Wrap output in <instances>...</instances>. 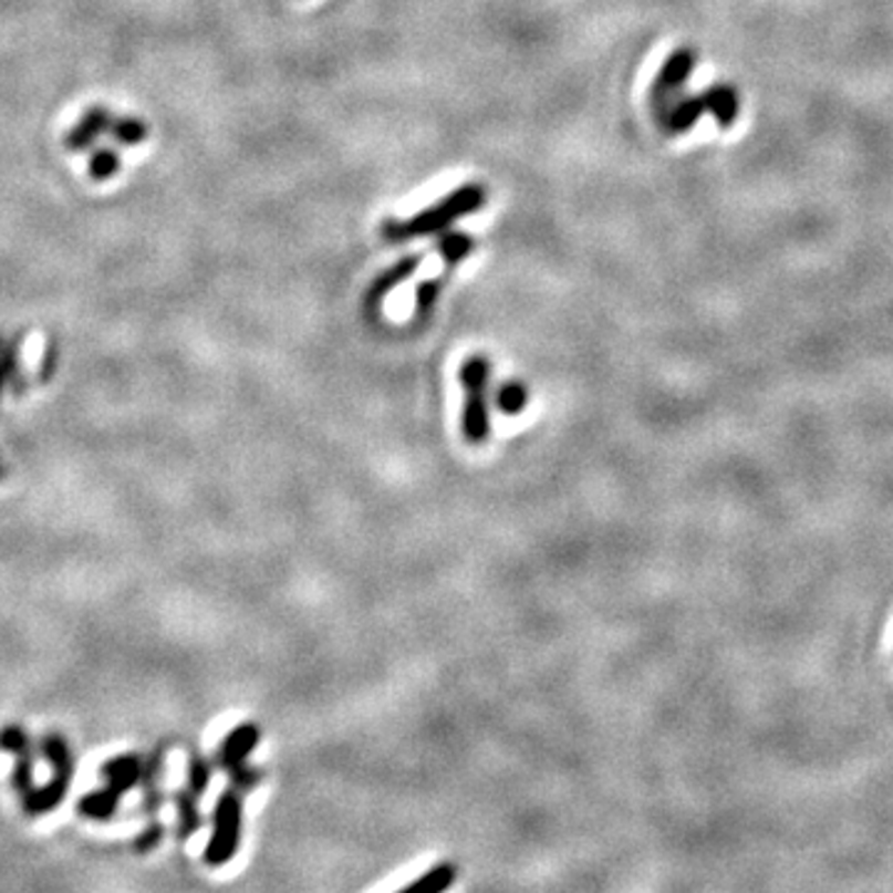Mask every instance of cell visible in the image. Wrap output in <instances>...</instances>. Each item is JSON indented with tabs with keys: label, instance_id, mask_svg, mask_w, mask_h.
Returning <instances> with one entry per match:
<instances>
[{
	"label": "cell",
	"instance_id": "cell-10",
	"mask_svg": "<svg viewBox=\"0 0 893 893\" xmlns=\"http://www.w3.org/2000/svg\"><path fill=\"white\" fill-rule=\"evenodd\" d=\"M177 807H179V831H181V837L187 839L201 824V819H199V797H194L187 789V792H181L177 797Z\"/></svg>",
	"mask_w": 893,
	"mask_h": 893
},
{
	"label": "cell",
	"instance_id": "cell-9",
	"mask_svg": "<svg viewBox=\"0 0 893 893\" xmlns=\"http://www.w3.org/2000/svg\"><path fill=\"white\" fill-rule=\"evenodd\" d=\"M457 879V869L451 864H437L423 874L419 879H415L413 884H407L405 891H413V893H439V891H447L451 884H455Z\"/></svg>",
	"mask_w": 893,
	"mask_h": 893
},
{
	"label": "cell",
	"instance_id": "cell-4",
	"mask_svg": "<svg viewBox=\"0 0 893 893\" xmlns=\"http://www.w3.org/2000/svg\"><path fill=\"white\" fill-rule=\"evenodd\" d=\"M241 824H243V789L231 785L219 797L217 812H214V831L207 844L209 866H224L236 856L241 844Z\"/></svg>",
	"mask_w": 893,
	"mask_h": 893
},
{
	"label": "cell",
	"instance_id": "cell-12",
	"mask_svg": "<svg viewBox=\"0 0 893 893\" xmlns=\"http://www.w3.org/2000/svg\"><path fill=\"white\" fill-rule=\"evenodd\" d=\"M497 403H499V409H501V413H507V415H517V413H521V409L527 407V403H529V393H527V387H523L521 383H509V385H505V387L499 390Z\"/></svg>",
	"mask_w": 893,
	"mask_h": 893
},
{
	"label": "cell",
	"instance_id": "cell-8",
	"mask_svg": "<svg viewBox=\"0 0 893 893\" xmlns=\"http://www.w3.org/2000/svg\"><path fill=\"white\" fill-rule=\"evenodd\" d=\"M419 263H423L419 256H407V259L397 261L393 269H387L383 276H377V281L373 283L371 293H367V305H371V308L377 305L380 308V303H383V298L393 289H397L399 283L407 281L409 276H413L419 269Z\"/></svg>",
	"mask_w": 893,
	"mask_h": 893
},
{
	"label": "cell",
	"instance_id": "cell-5",
	"mask_svg": "<svg viewBox=\"0 0 893 893\" xmlns=\"http://www.w3.org/2000/svg\"><path fill=\"white\" fill-rule=\"evenodd\" d=\"M45 757L53 765V779L45 787L33 789L25 799L23 807L30 817H43L50 809H55L68 795V787L73 782V755L70 747L60 735H48L43 740Z\"/></svg>",
	"mask_w": 893,
	"mask_h": 893
},
{
	"label": "cell",
	"instance_id": "cell-6",
	"mask_svg": "<svg viewBox=\"0 0 893 893\" xmlns=\"http://www.w3.org/2000/svg\"><path fill=\"white\" fill-rule=\"evenodd\" d=\"M0 747L13 752L15 767H13V785L18 789L20 799H25L33 792V752H30V740L20 727H8L0 733Z\"/></svg>",
	"mask_w": 893,
	"mask_h": 893
},
{
	"label": "cell",
	"instance_id": "cell-15",
	"mask_svg": "<svg viewBox=\"0 0 893 893\" xmlns=\"http://www.w3.org/2000/svg\"><path fill=\"white\" fill-rule=\"evenodd\" d=\"M159 839H162V827H159V824H154V827H149V829H147V834H145V837H139V841H137V849H142V851H149L154 844H157Z\"/></svg>",
	"mask_w": 893,
	"mask_h": 893
},
{
	"label": "cell",
	"instance_id": "cell-16",
	"mask_svg": "<svg viewBox=\"0 0 893 893\" xmlns=\"http://www.w3.org/2000/svg\"><path fill=\"white\" fill-rule=\"evenodd\" d=\"M0 475H3V467H0Z\"/></svg>",
	"mask_w": 893,
	"mask_h": 893
},
{
	"label": "cell",
	"instance_id": "cell-1",
	"mask_svg": "<svg viewBox=\"0 0 893 893\" xmlns=\"http://www.w3.org/2000/svg\"><path fill=\"white\" fill-rule=\"evenodd\" d=\"M485 207V189L477 187V184H467V187H459L447 197L429 207L425 211L415 214L407 221L390 219L383 224V233L387 241H409L417 239V236L437 233L447 229L451 221H457L459 217H467V214L477 211Z\"/></svg>",
	"mask_w": 893,
	"mask_h": 893
},
{
	"label": "cell",
	"instance_id": "cell-11",
	"mask_svg": "<svg viewBox=\"0 0 893 893\" xmlns=\"http://www.w3.org/2000/svg\"><path fill=\"white\" fill-rule=\"evenodd\" d=\"M471 246H475V241L467 233H445L439 239V253L445 256L447 263H459L471 251Z\"/></svg>",
	"mask_w": 893,
	"mask_h": 893
},
{
	"label": "cell",
	"instance_id": "cell-7",
	"mask_svg": "<svg viewBox=\"0 0 893 893\" xmlns=\"http://www.w3.org/2000/svg\"><path fill=\"white\" fill-rule=\"evenodd\" d=\"M261 743V730L253 723H243L224 737V743L217 749V765L226 772H233L241 765H246V757L253 752V747Z\"/></svg>",
	"mask_w": 893,
	"mask_h": 893
},
{
	"label": "cell",
	"instance_id": "cell-2",
	"mask_svg": "<svg viewBox=\"0 0 893 893\" xmlns=\"http://www.w3.org/2000/svg\"><path fill=\"white\" fill-rule=\"evenodd\" d=\"M461 387H465V413H461V433L469 445H485L489 437V363L485 355H471L459 371Z\"/></svg>",
	"mask_w": 893,
	"mask_h": 893
},
{
	"label": "cell",
	"instance_id": "cell-14",
	"mask_svg": "<svg viewBox=\"0 0 893 893\" xmlns=\"http://www.w3.org/2000/svg\"><path fill=\"white\" fill-rule=\"evenodd\" d=\"M443 291V279H433V281H425L417 285V311L419 313H427L429 308L437 303V295Z\"/></svg>",
	"mask_w": 893,
	"mask_h": 893
},
{
	"label": "cell",
	"instance_id": "cell-13",
	"mask_svg": "<svg viewBox=\"0 0 893 893\" xmlns=\"http://www.w3.org/2000/svg\"><path fill=\"white\" fill-rule=\"evenodd\" d=\"M211 779V765L201 755H191L189 759V792L194 797H201L207 792Z\"/></svg>",
	"mask_w": 893,
	"mask_h": 893
},
{
	"label": "cell",
	"instance_id": "cell-3",
	"mask_svg": "<svg viewBox=\"0 0 893 893\" xmlns=\"http://www.w3.org/2000/svg\"><path fill=\"white\" fill-rule=\"evenodd\" d=\"M102 775L107 779V787L80 802V812L90 819H110L115 814L122 795L129 792L139 779H145V762L137 755H122L102 765Z\"/></svg>",
	"mask_w": 893,
	"mask_h": 893
}]
</instances>
